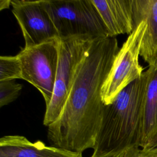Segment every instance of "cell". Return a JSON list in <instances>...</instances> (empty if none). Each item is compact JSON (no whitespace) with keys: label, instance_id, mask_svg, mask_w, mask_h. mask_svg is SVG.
Masks as SVG:
<instances>
[{"label":"cell","instance_id":"obj_1","mask_svg":"<svg viewBox=\"0 0 157 157\" xmlns=\"http://www.w3.org/2000/svg\"><path fill=\"white\" fill-rule=\"evenodd\" d=\"M119 50L115 37L94 40L60 117L48 126L47 138L52 146L78 153L94 148L104 106L102 87Z\"/></svg>","mask_w":157,"mask_h":157},{"label":"cell","instance_id":"obj_2","mask_svg":"<svg viewBox=\"0 0 157 157\" xmlns=\"http://www.w3.org/2000/svg\"><path fill=\"white\" fill-rule=\"evenodd\" d=\"M147 70L104 106L93 153L105 155L140 147Z\"/></svg>","mask_w":157,"mask_h":157},{"label":"cell","instance_id":"obj_3","mask_svg":"<svg viewBox=\"0 0 157 157\" xmlns=\"http://www.w3.org/2000/svg\"><path fill=\"white\" fill-rule=\"evenodd\" d=\"M97 38L78 36L58 37V62L53 96L46 106L44 124L48 126L60 117L79 67Z\"/></svg>","mask_w":157,"mask_h":157},{"label":"cell","instance_id":"obj_4","mask_svg":"<svg viewBox=\"0 0 157 157\" xmlns=\"http://www.w3.org/2000/svg\"><path fill=\"white\" fill-rule=\"evenodd\" d=\"M59 38L109 36L92 0H42Z\"/></svg>","mask_w":157,"mask_h":157},{"label":"cell","instance_id":"obj_5","mask_svg":"<svg viewBox=\"0 0 157 157\" xmlns=\"http://www.w3.org/2000/svg\"><path fill=\"white\" fill-rule=\"evenodd\" d=\"M58 39L24 47L17 55L21 64V79L39 90L46 106L52 99L54 90L58 62Z\"/></svg>","mask_w":157,"mask_h":157},{"label":"cell","instance_id":"obj_6","mask_svg":"<svg viewBox=\"0 0 157 157\" xmlns=\"http://www.w3.org/2000/svg\"><path fill=\"white\" fill-rule=\"evenodd\" d=\"M145 27L144 21L140 23L116 55L111 70L102 87L101 97L105 105L111 104L125 87L143 74L139 57Z\"/></svg>","mask_w":157,"mask_h":157},{"label":"cell","instance_id":"obj_7","mask_svg":"<svg viewBox=\"0 0 157 157\" xmlns=\"http://www.w3.org/2000/svg\"><path fill=\"white\" fill-rule=\"evenodd\" d=\"M12 12L21 28L25 47L58 38V34L42 0H12Z\"/></svg>","mask_w":157,"mask_h":157},{"label":"cell","instance_id":"obj_8","mask_svg":"<svg viewBox=\"0 0 157 157\" xmlns=\"http://www.w3.org/2000/svg\"><path fill=\"white\" fill-rule=\"evenodd\" d=\"M134 29L145 23L140 56L149 66L157 62V0H132Z\"/></svg>","mask_w":157,"mask_h":157},{"label":"cell","instance_id":"obj_9","mask_svg":"<svg viewBox=\"0 0 157 157\" xmlns=\"http://www.w3.org/2000/svg\"><path fill=\"white\" fill-rule=\"evenodd\" d=\"M0 157H83L82 153L73 152L47 146L40 140L31 142L26 137L8 135L0 139Z\"/></svg>","mask_w":157,"mask_h":157},{"label":"cell","instance_id":"obj_10","mask_svg":"<svg viewBox=\"0 0 157 157\" xmlns=\"http://www.w3.org/2000/svg\"><path fill=\"white\" fill-rule=\"evenodd\" d=\"M109 36L130 34L134 30L132 0H92Z\"/></svg>","mask_w":157,"mask_h":157},{"label":"cell","instance_id":"obj_11","mask_svg":"<svg viewBox=\"0 0 157 157\" xmlns=\"http://www.w3.org/2000/svg\"><path fill=\"white\" fill-rule=\"evenodd\" d=\"M143 104L140 147L150 148L157 141V62L148 67Z\"/></svg>","mask_w":157,"mask_h":157},{"label":"cell","instance_id":"obj_12","mask_svg":"<svg viewBox=\"0 0 157 157\" xmlns=\"http://www.w3.org/2000/svg\"><path fill=\"white\" fill-rule=\"evenodd\" d=\"M21 79L20 59L16 56H0V82Z\"/></svg>","mask_w":157,"mask_h":157},{"label":"cell","instance_id":"obj_13","mask_svg":"<svg viewBox=\"0 0 157 157\" xmlns=\"http://www.w3.org/2000/svg\"><path fill=\"white\" fill-rule=\"evenodd\" d=\"M22 85L14 80L0 82V107L15 101L20 95Z\"/></svg>","mask_w":157,"mask_h":157},{"label":"cell","instance_id":"obj_14","mask_svg":"<svg viewBox=\"0 0 157 157\" xmlns=\"http://www.w3.org/2000/svg\"><path fill=\"white\" fill-rule=\"evenodd\" d=\"M121 157H157V150L132 147L122 151Z\"/></svg>","mask_w":157,"mask_h":157},{"label":"cell","instance_id":"obj_15","mask_svg":"<svg viewBox=\"0 0 157 157\" xmlns=\"http://www.w3.org/2000/svg\"><path fill=\"white\" fill-rule=\"evenodd\" d=\"M12 0H0V10L9 9L11 5Z\"/></svg>","mask_w":157,"mask_h":157},{"label":"cell","instance_id":"obj_16","mask_svg":"<svg viewBox=\"0 0 157 157\" xmlns=\"http://www.w3.org/2000/svg\"><path fill=\"white\" fill-rule=\"evenodd\" d=\"M122 152L115 153H109L105 155H97L94 153H93L91 157H121Z\"/></svg>","mask_w":157,"mask_h":157},{"label":"cell","instance_id":"obj_17","mask_svg":"<svg viewBox=\"0 0 157 157\" xmlns=\"http://www.w3.org/2000/svg\"><path fill=\"white\" fill-rule=\"evenodd\" d=\"M150 148H153V149H155L157 150V141L155 143V144Z\"/></svg>","mask_w":157,"mask_h":157}]
</instances>
